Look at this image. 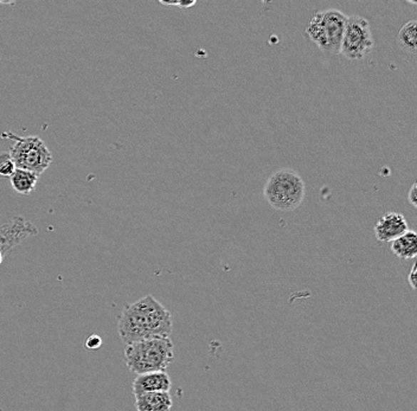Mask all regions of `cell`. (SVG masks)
<instances>
[{
  "label": "cell",
  "instance_id": "6da1fadb",
  "mask_svg": "<svg viewBox=\"0 0 417 411\" xmlns=\"http://www.w3.org/2000/svg\"><path fill=\"white\" fill-rule=\"evenodd\" d=\"M172 331L171 312L152 296L126 305L118 321V332L126 345L155 338H170Z\"/></svg>",
  "mask_w": 417,
  "mask_h": 411
},
{
  "label": "cell",
  "instance_id": "7a4b0ae2",
  "mask_svg": "<svg viewBox=\"0 0 417 411\" xmlns=\"http://www.w3.org/2000/svg\"><path fill=\"white\" fill-rule=\"evenodd\" d=\"M173 358V343L170 338L137 341L125 348L127 368L135 375L165 371Z\"/></svg>",
  "mask_w": 417,
  "mask_h": 411
},
{
  "label": "cell",
  "instance_id": "3957f363",
  "mask_svg": "<svg viewBox=\"0 0 417 411\" xmlns=\"http://www.w3.org/2000/svg\"><path fill=\"white\" fill-rule=\"evenodd\" d=\"M305 182L297 171L280 169L267 180L263 194L270 207L279 211H294L305 199Z\"/></svg>",
  "mask_w": 417,
  "mask_h": 411
},
{
  "label": "cell",
  "instance_id": "277c9868",
  "mask_svg": "<svg viewBox=\"0 0 417 411\" xmlns=\"http://www.w3.org/2000/svg\"><path fill=\"white\" fill-rule=\"evenodd\" d=\"M346 19V14L336 9L318 11L306 28V36L324 53L338 55Z\"/></svg>",
  "mask_w": 417,
  "mask_h": 411
},
{
  "label": "cell",
  "instance_id": "5b68a950",
  "mask_svg": "<svg viewBox=\"0 0 417 411\" xmlns=\"http://www.w3.org/2000/svg\"><path fill=\"white\" fill-rule=\"evenodd\" d=\"M1 137L14 142L9 153L17 169L26 170L39 177L51 165L53 155L37 135L18 137L12 132H4Z\"/></svg>",
  "mask_w": 417,
  "mask_h": 411
},
{
  "label": "cell",
  "instance_id": "8992f818",
  "mask_svg": "<svg viewBox=\"0 0 417 411\" xmlns=\"http://www.w3.org/2000/svg\"><path fill=\"white\" fill-rule=\"evenodd\" d=\"M374 36L368 19L361 16L347 17L340 55L350 61L364 60L374 49Z\"/></svg>",
  "mask_w": 417,
  "mask_h": 411
},
{
  "label": "cell",
  "instance_id": "52a82bcc",
  "mask_svg": "<svg viewBox=\"0 0 417 411\" xmlns=\"http://www.w3.org/2000/svg\"><path fill=\"white\" fill-rule=\"evenodd\" d=\"M409 230V225L403 214L388 212L379 218L375 225L376 239L379 242H393Z\"/></svg>",
  "mask_w": 417,
  "mask_h": 411
},
{
  "label": "cell",
  "instance_id": "ba28073f",
  "mask_svg": "<svg viewBox=\"0 0 417 411\" xmlns=\"http://www.w3.org/2000/svg\"><path fill=\"white\" fill-rule=\"evenodd\" d=\"M36 234L35 227L28 221L17 217L10 224L0 229V251L9 253L12 248L19 244L23 239H28L29 235Z\"/></svg>",
  "mask_w": 417,
  "mask_h": 411
},
{
  "label": "cell",
  "instance_id": "9c48e42d",
  "mask_svg": "<svg viewBox=\"0 0 417 411\" xmlns=\"http://www.w3.org/2000/svg\"><path fill=\"white\" fill-rule=\"evenodd\" d=\"M171 387V378L166 371L138 375L132 385L134 396L148 392H170Z\"/></svg>",
  "mask_w": 417,
  "mask_h": 411
},
{
  "label": "cell",
  "instance_id": "30bf717a",
  "mask_svg": "<svg viewBox=\"0 0 417 411\" xmlns=\"http://www.w3.org/2000/svg\"><path fill=\"white\" fill-rule=\"evenodd\" d=\"M172 405L170 392H148L135 396L137 411H171Z\"/></svg>",
  "mask_w": 417,
  "mask_h": 411
},
{
  "label": "cell",
  "instance_id": "8fae6325",
  "mask_svg": "<svg viewBox=\"0 0 417 411\" xmlns=\"http://www.w3.org/2000/svg\"><path fill=\"white\" fill-rule=\"evenodd\" d=\"M391 250L398 259L411 260L417 256V234L408 230L406 234L391 242Z\"/></svg>",
  "mask_w": 417,
  "mask_h": 411
},
{
  "label": "cell",
  "instance_id": "7c38bea8",
  "mask_svg": "<svg viewBox=\"0 0 417 411\" xmlns=\"http://www.w3.org/2000/svg\"><path fill=\"white\" fill-rule=\"evenodd\" d=\"M38 178L39 177L34 172H30L26 170L16 169L14 175L10 177V182L17 194L28 196L35 190Z\"/></svg>",
  "mask_w": 417,
  "mask_h": 411
},
{
  "label": "cell",
  "instance_id": "4fadbf2b",
  "mask_svg": "<svg viewBox=\"0 0 417 411\" xmlns=\"http://www.w3.org/2000/svg\"><path fill=\"white\" fill-rule=\"evenodd\" d=\"M397 43L401 49L406 53L415 55L417 50V21L415 19L409 21L401 28Z\"/></svg>",
  "mask_w": 417,
  "mask_h": 411
},
{
  "label": "cell",
  "instance_id": "5bb4252c",
  "mask_svg": "<svg viewBox=\"0 0 417 411\" xmlns=\"http://www.w3.org/2000/svg\"><path fill=\"white\" fill-rule=\"evenodd\" d=\"M16 164L14 159L11 157L9 152H1L0 153V176L11 177L16 171Z\"/></svg>",
  "mask_w": 417,
  "mask_h": 411
},
{
  "label": "cell",
  "instance_id": "9a60e30c",
  "mask_svg": "<svg viewBox=\"0 0 417 411\" xmlns=\"http://www.w3.org/2000/svg\"><path fill=\"white\" fill-rule=\"evenodd\" d=\"M102 345V339L98 335H91L86 341V348L89 350H96Z\"/></svg>",
  "mask_w": 417,
  "mask_h": 411
},
{
  "label": "cell",
  "instance_id": "2e32d148",
  "mask_svg": "<svg viewBox=\"0 0 417 411\" xmlns=\"http://www.w3.org/2000/svg\"><path fill=\"white\" fill-rule=\"evenodd\" d=\"M417 183L415 182L413 185H411V190H409V194H408V201L411 203V205L414 207H417Z\"/></svg>",
  "mask_w": 417,
  "mask_h": 411
},
{
  "label": "cell",
  "instance_id": "e0dca14e",
  "mask_svg": "<svg viewBox=\"0 0 417 411\" xmlns=\"http://www.w3.org/2000/svg\"><path fill=\"white\" fill-rule=\"evenodd\" d=\"M408 281L411 283V288H417V264H415L411 268V273L408 275Z\"/></svg>",
  "mask_w": 417,
  "mask_h": 411
},
{
  "label": "cell",
  "instance_id": "ac0fdd59",
  "mask_svg": "<svg viewBox=\"0 0 417 411\" xmlns=\"http://www.w3.org/2000/svg\"><path fill=\"white\" fill-rule=\"evenodd\" d=\"M196 4V0H192V1H178L177 6L182 7V9H190V7L195 6Z\"/></svg>",
  "mask_w": 417,
  "mask_h": 411
},
{
  "label": "cell",
  "instance_id": "d6986e66",
  "mask_svg": "<svg viewBox=\"0 0 417 411\" xmlns=\"http://www.w3.org/2000/svg\"><path fill=\"white\" fill-rule=\"evenodd\" d=\"M1 5H14V1H0Z\"/></svg>",
  "mask_w": 417,
  "mask_h": 411
},
{
  "label": "cell",
  "instance_id": "ffe728a7",
  "mask_svg": "<svg viewBox=\"0 0 417 411\" xmlns=\"http://www.w3.org/2000/svg\"><path fill=\"white\" fill-rule=\"evenodd\" d=\"M3 259H4L3 253L0 251V264H1V262H3Z\"/></svg>",
  "mask_w": 417,
  "mask_h": 411
}]
</instances>
